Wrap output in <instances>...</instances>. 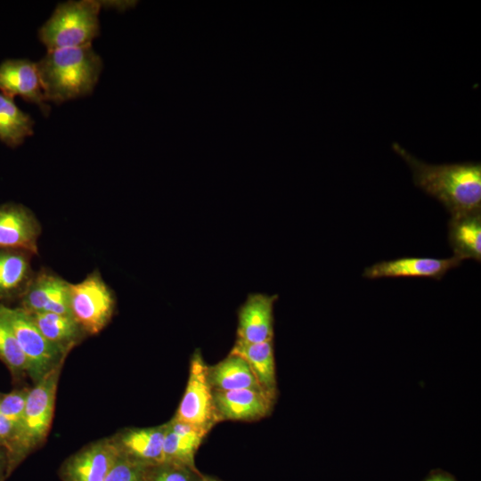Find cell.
Masks as SVG:
<instances>
[{"label": "cell", "mask_w": 481, "mask_h": 481, "mask_svg": "<svg viewBox=\"0 0 481 481\" xmlns=\"http://www.w3.org/2000/svg\"><path fill=\"white\" fill-rule=\"evenodd\" d=\"M392 149L409 166L414 184L441 202L451 216L481 211V162L429 164L398 143Z\"/></svg>", "instance_id": "obj_1"}, {"label": "cell", "mask_w": 481, "mask_h": 481, "mask_svg": "<svg viewBox=\"0 0 481 481\" xmlns=\"http://www.w3.org/2000/svg\"><path fill=\"white\" fill-rule=\"evenodd\" d=\"M37 65L46 101L55 103L91 94L102 69L91 45L47 50Z\"/></svg>", "instance_id": "obj_2"}, {"label": "cell", "mask_w": 481, "mask_h": 481, "mask_svg": "<svg viewBox=\"0 0 481 481\" xmlns=\"http://www.w3.org/2000/svg\"><path fill=\"white\" fill-rule=\"evenodd\" d=\"M65 360L29 388L22 418L6 448L8 477L45 440L54 414L58 383Z\"/></svg>", "instance_id": "obj_3"}, {"label": "cell", "mask_w": 481, "mask_h": 481, "mask_svg": "<svg viewBox=\"0 0 481 481\" xmlns=\"http://www.w3.org/2000/svg\"><path fill=\"white\" fill-rule=\"evenodd\" d=\"M101 6L96 0L58 4L39 29L40 41L47 50L91 45L100 32Z\"/></svg>", "instance_id": "obj_4"}, {"label": "cell", "mask_w": 481, "mask_h": 481, "mask_svg": "<svg viewBox=\"0 0 481 481\" xmlns=\"http://www.w3.org/2000/svg\"><path fill=\"white\" fill-rule=\"evenodd\" d=\"M0 314L15 335L28 363V376L34 384L66 360L69 352L63 351L46 339L30 314L20 307H10L0 303Z\"/></svg>", "instance_id": "obj_5"}, {"label": "cell", "mask_w": 481, "mask_h": 481, "mask_svg": "<svg viewBox=\"0 0 481 481\" xmlns=\"http://www.w3.org/2000/svg\"><path fill=\"white\" fill-rule=\"evenodd\" d=\"M72 316L88 335H96L110 322L116 307L113 291L95 270L78 283H69Z\"/></svg>", "instance_id": "obj_6"}, {"label": "cell", "mask_w": 481, "mask_h": 481, "mask_svg": "<svg viewBox=\"0 0 481 481\" xmlns=\"http://www.w3.org/2000/svg\"><path fill=\"white\" fill-rule=\"evenodd\" d=\"M208 370V366L200 350H196L191 358L184 394L173 419L191 424L208 433L220 420L215 407Z\"/></svg>", "instance_id": "obj_7"}, {"label": "cell", "mask_w": 481, "mask_h": 481, "mask_svg": "<svg viewBox=\"0 0 481 481\" xmlns=\"http://www.w3.org/2000/svg\"><path fill=\"white\" fill-rule=\"evenodd\" d=\"M119 452L111 437L94 441L69 456L60 469L62 481H104Z\"/></svg>", "instance_id": "obj_8"}, {"label": "cell", "mask_w": 481, "mask_h": 481, "mask_svg": "<svg viewBox=\"0 0 481 481\" xmlns=\"http://www.w3.org/2000/svg\"><path fill=\"white\" fill-rule=\"evenodd\" d=\"M20 298V307L29 314L54 313L72 315L69 282L48 271L34 274Z\"/></svg>", "instance_id": "obj_9"}, {"label": "cell", "mask_w": 481, "mask_h": 481, "mask_svg": "<svg viewBox=\"0 0 481 481\" xmlns=\"http://www.w3.org/2000/svg\"><path fill=\"white\" fill-rule=\"evenodd\" d=\"M41 226L31 210L20 204L0 205V249L37 255Z\"/></svg>", "instance_id": "obj_10"}, {"label": "cell", "mask_w": 481, "mask_h": 481, "mask_svg": "<svg viewBox=\"0 0 481 481\" xmlns=\"http://www.w3.org/2000/svg\"><path fill=\"white\" fill-rule=\"evenodd\" d=\"M0 92L13 99L37 105L46 115L50 111L37 62L24 59L6 60L0 64Z\"/></svg>", "instance_id": "obj_11"}, {"label": "cell", "mask_w": 481, "mask_h": 481, "mask_svg": "<svg viewBox=\"0 0 481 481\" xmlns=\"http://www.w3.org/2000/svg\"><path fill=\"white\" fill-rule=\"evenodd\" d=\"M461 261L454 256L448 258L405 257L375 263L365 268L363 276L368 279L421 277L441 280Z\"/></svg>", "instance_id": "obj_12"}, {"label": "cell", "mask_w": 481, "mask_h": 481, "mask_svg": "<svg viewBox=\"0 0 481 481\" xmlns=\"http://www.w3.org/2000/svg\"><path fill=\"white\" fill-rule=\"evenodd\" d=\"M277 295L249 294L238 311L237 340L262 343L273 340V305Z\"/></svg>", "instance_id": "obj_13"}, {"label": "cell", "mask_w": 481, "mask_h": 481, "mask_svg": "<svg viewBox=\"0 0 481 481\" xmlns=\"http://www.w3.org/2000/svg\"><path fill=\"white\" fill-rule=\"evenodd\" d=\"M167 423L151 428H125L110 436L119 453L145 466L162 463Z\"/></svg>", "instance_id": "obj_14"}, {"label": "cell", "mask_w": 481, "mask_h": 481, "mask_svg": "<svg viewBox=\"0 0 481 481\" xmlns=\"http://www.w3.org/2000/svg\"><path fill=\"white\" fill-rule=\"evenodd\" d=\"M219 420H257L269 414L273 400L256 389L213 391Z\"/></svg>", "instance_id": "obj_15"}, {"label": "cell", "mask_w": 481, "mask_h": 481, "mask_svg": "<svg viewBox=\"0 0 481 481\" xmlns=\"http://www.w3.org/2000/svg\"><path fill=\"white\" fill-rule=\"evenodd\" d=\"M230 353L241 356L249 363L263 392L274 400L276 375L273 340L262 343L236 340Z\"/></svg>", "instance_id": "obj_16"}, {"label": "cell", "mask_w": 481, "mask_h": 481, "mask_svg": "<svg viewBox=\"0 0 481 481\" xmlns=\"http://www.w3.org/2000/svg\"><path fill=\"white\" fill-rule=\"evenodd\" d=\"M31 256L22 250L0 249V303L23 294L34 275Z\"/></svg>", "instance_id": "obj_17"}, {"label": "cell", "mask_w": 481, "mask_h": 481, "mask_svg": "<svg viewBox=\"0 0 481 481\" xmlns=\"http://www.w3.org/2000/svg\"><path fill=\"white\" fill-rule=\"evenodd\" d=\"M448 240L453 256L481 261V211L451 216Z\"/></svg>", "instance_id": "obj_18"}, {"label": "cell", "mask_w": 481, "mask_h": 481, "mask_svg": "<svg viewBox=\"0 0 481 481\" xmlns=\"http://www.w3.org/2000/svg\"><path fill=\"white\" fill-rule=\"evenodd\" d=\"M208 374L213 391L248 388L263 392L249 363L234 354L230 353L224 360L208 366Z\"/></svg>", "instance_id": "obj_19"}, {"label": "cell", "mask_w": 481, "mask_h": 481, "mask_svg": "<svg viewBox=\"0 0 481 481\" xmlns=\"http://www.w3.org/2000/svg\"><path fill=\"white\" fill-rule=\"evenodd\" d=\"M30 315L45 338L63 351L70 352L87 336L72 315L54 313Z\"/></svg>", "instance_id": "obj_20"}, {"label": "cell", "mask_w": 481, "mask_h": 481, "mask_svg": "<svg viewBox=\"0 0 481 481\" xmlns=\"http://www.w3.org/2000/svg\"><path fill=\"white\" fill-rule=\"evenodd\" d=\"M33 127L31 117L0 92V140L10 147L19 146L33 135Z\"/></svg>", "instance_id": "obj_21"}, {"label": "cell", "mask_w": 481, "mask_h": 481, "mask_svg": "<svg viewBox=\"0 0 481 481\" xmlns=\"http://www.w3.org/2000/svg\"><path fill=\"white\" fill-rule=\"evenodd\" d=\"M0 361L9 370L13 380L28 376V363L8 322L0 314Z\"/></svg>", "instance_id": "obj_22"}, {"label": "cell", "mask_w": 481, "mask_h": 481, "mask_svg": "<svg viewBox=\"0 0 481 481\" xmlns=\"http://www.w3.org/2000/svg\"><path fill=\"white\" fill-rule=\"evenodd\" d=\"M202 441L176 435L168 428L163 444V462L175 463L196 469L194 455Z\"/></svg>", "instance_id": "obj_23"}, {"label": "cell", "mask_w": 481, "mask_h": 481, "mask_svg": "<svg viewBox=\"0 0 481 481\" xmlns=\"http://www.w3.org/2000/svg\"><path fill=\"white\" fill-rule=\"evenodd\" d=\"M197 469L170 462L148 466L145 481H202Z\"/></svg>", "instance_id": "obj_24"}, {"label": "cell", "mask_w": 481, "mask_h": 481, "mask_svg": "<svg viewBox=\"0 0 481 481\" xmlns=\"http://www.w3.org/2000/svg\"><path fill=\"white\" fill-rule=\"evenodd\" d=\"M29 387H17L8 393L0 392V413L10 420L15 428L20 423L28 399Z\"/></svg>", "instance_id": "obj_25"}, {"label": "cell", "mask_w": 481, "mask_h": 481, "mask_svg": "<svg viewBox=\"0 0 481 481\" xmlns=\"http://www.w3.org/2000/svg\"><path fill=\"white\" fill-rule=\"evenodd\" d=\"M147 467L119 453L104 481H145Z\"/></svg>", "instance_id": "obj_26"}, {"label": "cell", "mask_w": 481, "mask_h": 481, "mask_svg": "<svg viewBox=\"0 0 481 481\" xmlns=\"http://www.w3.org/2000/svg\"><path fill=\"white\" fill-rule=\"evenodd\" d=\"M15 432V426L0 413V445L5 449L11 443Z\"/></svg>", "instance_id": "obj_27"}, {"label": "cell", "mask_w": 481, "mask_h": 481, "mask_svg": "<svg viewBox=\"0 0 481 481\" xmlns=\"http://www.w3.org/2000/svg\"><path fill=\"white\" fill-rule=\"evenodd\" d=\"M8 478V457L6 449L0 445V481Z\"/></svg>", "instance_id": "obj_28"}, {"label": "cell", "mask_w": 481, "mask_h": 481, "mask_svg": "<svg viewBox=\"0 0 481 481\" xmlns=\"http://www.w3.org/2000/svg\"><path fill=\"white\" fill-rule=\"evenodd\" d=\"M427 481H453V480L444 476H434L428 478Z\"/></svg>", "instance_id": "obj_29"}, {"label": "cell", "mask_w": 481, "mask_h": 481, "mask_svg": "<svg viewBox=\"0 0 481 481\" xmlns=\"http://www.w3.org/2000/svg\"><path fill=\"white\" fill-rule=\"evenodd\" d=\"M202 481H218V480L212 479V478H208V477H203Z\"/></svg>", "instance_id": "obj_30"}]
</instances>
